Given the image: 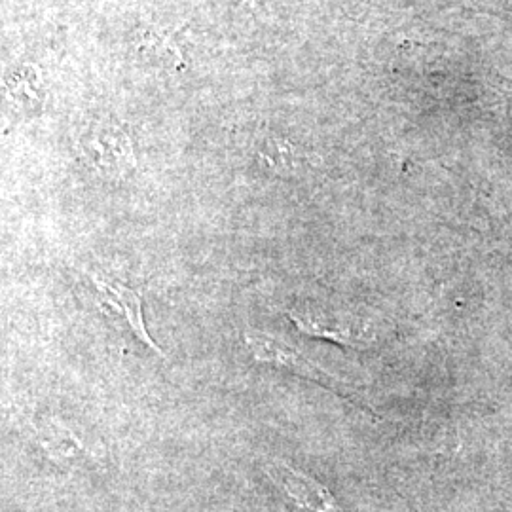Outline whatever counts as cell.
I'll list each match as a JSON object with an SVG mask.
<instances>
[{
    "mask_svg": "<svg viewBox=\"0 0 512 512\" xmlns=\"http://www.w3.org/2000/svg\"><path fill=\"white\" fill-rule=\"evenodd\" d=\"M82 160L105 179H124L135 169L128 133L105 120L93 122L78 137Z\"/></svg>",
    "mask_w": 512,
    "mask_h": 512,
    "instance_id": "1",
    "label": "cell"
},
{
    "mask_svg": "<svg viewBox=\"0 0 512 512\" xmlns=\"http://www.w3.org/2000/svg\"><path fill=\"white\" fill-rule=\"evenodd\" d=\"M90 279H92L93 289H95L99 310L103 311L110 319H114L116 323L124 325L141 344L152 349L156 355L165 357L164 351L150 338L147 327H145L141 291L131 289L129 285H124L120 281H112V279H105V277L95 274H90Z\"/></svg>",
    "mask_w": 512,
    "mask_h": 512,
    "instance_id": "2",
    "label": "cell"
},
{
    "mask_svg": "<svg viewBox=\"0 0 512 512\" xmlns=\"http://www.w3.org/2000/svg\"><path fill=\"white\" fill-rule=\"evenodd\" d=\"M268 476L296 509L304 512H344L340 509L329 488L317 482L313 476L285 461L268 463Z\"/></svg>",
    "mask_w": 512,
    "mask_h": 512,
    "instance_id": "3",
    "label": "cell"
},
{
    "mask_svg": "<svg viewBox=\"0 0 512 512\" xmlns=\"http://www.w3.org/2000/svg\"><path fill=\"white\" fill-rule=\"evenodd\" d=\"M243 342L251 351V355L255 357V361L262 365L277 366V368L289 370L298 376L311 378L319 384H323L325 378H329L325 374V370H321L315 363H311L308 357H304L298 349L270 332L247 330L243 334Z\"/></svg>",
    "mask_w": 512,
    "mask_h": 512,
    "instance_id": "4",
    "label": "cell"
},
{
    "mask_svg": "<svg viewBox=\"0 0 512 512\" xmlns=\"http://www.w3.org/2000/svg\"><path fill=\"white\" fill-rule=\"evenodd\" d=\"M256 154L264 167L277 177L298 175V165H300L298 148L285 137H275V135L262 137L256 147Z\"/></svg>",
    "mask_w": 512,
    "mask_h": 512,
    "instance_id": "5",
    "label": "cell"
},
{
    "mask_svg": "<svg viewBox=\"0 0 512 512\" xmlns=\"http://www.w3.org/2000/svg\"><path fill=\"white\" fill-rule=\"evenodd\" d=\"M42 440H44V446L54 456H61V458H69V456H73L76 450H80V444H78V440L74 439L73 433L59 427V425L48 427V431H46Z\"/></svg>",
    "mask_w": 512,
    "mask_h": 512,
    "instance_id": "6",
    "label": "cell"
}]
</instances>
